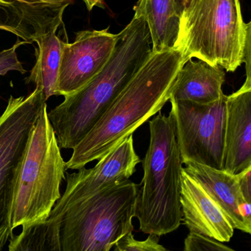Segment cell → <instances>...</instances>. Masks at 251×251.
Here are the masks:
<instances>
[{"instance_id": "ac0fdd59", "label": "cell", "mask_w": 251, "mask_h": 251, "mask_svg": "<svg viewBox=\"0 0 251 251\" xmlns=\"http://www.w3.org/2000/svg\"><path fill=\"white\" fill-rule=\"evenodd\" d=\"M184 251H237L221 242L190 233L184 241Z\"/></svg>"}, {"instance_id": "8fae6325", "label": "cell", "mask_w": 251, "mask_h": 251, "mask_svg": "<svg viewBox=\"0 0 251 251\" xmlns=\"http://www.w3.org/2000/svg\"><path fill=\"white\" fill-rule=\"evenodd\" d=\"M251 167V79L227 96L223 171L237 175Z\"/></svg>"}, {"instance_id": "44dd1931", "label": "cell", "mask_w": 251, "mask_h": 251, "mask_svg": "<svg viewBox=\"0 0 251 251\" xmlns=\"http://www.w3.org/2000/svg\"><path fill=\"white\" fill-rule=\"evenodd\" d=\"M88 10H91L94 7H104L103 0H83Z\"/></svg>"}, {"instance_id": "ba28073f", "label": "cell", "mask_w": 251, "mask_h": 251, "mask_svg": "<svg viewBox=\"0 0 251 251\" xmlns=\"http://www.w3.org/2000/svg\"><path fill=\"white\" fill-rule=\"evenodd\" d=\"M141 162L136 153L133 134L111 151L92 168L85 167L73 174L66 173V187L55 205L50 218H56L68 207L99 192L128 181Z\"/></svg>"}, {"instance_id": "52a82bcc", "label": "cell", "mask_w": 251, "mask_h": 251, "mask_svg": "<svg viewBox=\"0 0 251 251\" xmlns=\"http://www.w3.org/2000/svg\"><path fill=\"white\" fill-rule=\"evenodd\" d=\"M227 96L208 104L170 101L183 164L223 170Z\"/></svg>"}, {"instance_id": "d6986e66", "label": "cell", "mask_w": 251, "mask_h": 251, "mask_svg": "<svg viewBox=\"0 0 251 251\" xmlns=\"http://www.w3.org/2000/svg\"><path fill=\"white\" fill-rule=\"evenodd\" d=\"M25 44L23 41L18 40L13 47L0 51V76H4L10 72H18L19 73H26L22 63L18 57V49Z\"/></svg>"}, {"instance_id": "e0dca14e", "label": "cell", "mask_w": 251, "mask_h": 251, "mask_svg": "<svg viewBox=\"0 0 251 251\" xmlns=\"http://www.w3.org/2000/svg\"><path fill=\"white\" fill-rule=\"evenodd\" d=\"M159 237L150 235L144 240H137L132 232L124 236L113 247V251H169L159 243Z\"/></svg>"}, {"instance_id": "8992f818", "label": "cell", "mask_w": 251, "mask_h": 251, "mask_svg": "<svg viewBox=\"0 0 251 251\" xmlns=\"http://www.w3.org/2000/svg\"><path fill=\"white\" fill-rule=\"evenodd\" d=\"M138 188L128 180L78 202L52 218L57 221L61 251H111L134 231Z\"/></svg>"}, {"instance_id": "5bb4252c", "label": "cell", "mask_w": 251, "mask_h": 251, "mask_svg": "<svg viewBox=\"0 0 251 251\" xmlns=\"http://www.w3.org/2000/svg\"><path fill=\"white\" fill-rule=\"evenodd\" d=\"M134 10L147 23L153 52L175 48L181 16L175 0H139Z\"/></svg>"}, {"instance_id": "7c38bea8", "label": "cell", "mask_w": 251, "mask_h": 251, "mask_svg": "<svg viewBox=\"0 0 251 251\" xmlns=\"http://www.w3.org/2000/svg\"><path fill=\"white\" fill-rule=\"evenodd\" d=\"M184 171L219 205L234 229L251 234V203L243 196L237 175L197 163L186 164Z\"/></svg>"}, {"instance_id": "30bf717a", "label": "cell", "mask_w": 251, "mask_h": 251, "mask_svg": "<svg viewBox=\"0 0 251 251\" xmlns=\"http://www.w3.org/2000/svg\"><path fill=\"white\" fill-rule=\"evenodd\" d=\"M183 219L190 233L221 243L229 242L234 228L219 205L194 178L183 170L181 179Z\"/></svg>"}, {"instance_id": "7a4b0ae2", "label": "cell", "mask_w": 251, "mask_h": 251, "mask_svg": "<svg viewBox=\"0 0 251 251\" xmlns=\"http://www.w3.org/2000/svg\"><path fill=\"white\" fill-rule=\"evenodd\" d=\"M152 52L147 23L134 16L116 35L113 52L103 70L47 113L60 149H73L85 137Z\"/></svg>"}, {"instance_id": "5b68a950", "label": "cell", "mask_w": 251, "mask_h": 251, "mask_svg": "<svg viewBox=\"0 0 251 251\" xmlns=\"http://www.w3.org/2000/svg\"><path fill=\"white\" fill-rule=\"evenodd\" d=\"M251 36L240 0H191L181 14L175 48L186 61L197 58L234 72L244 63Z\"/></svg>"}, {"instance_id": "9a60e30c", "label": "cell", "mask_w": 251, "mask_h": 251, "mask_svg": "<svg viewBox=\"0 0 251 251\" xmlns=\"http://www.w3.org/2000/svg\"><path fill=\"white\" fill-rule=\"evenodd\" d=\"M62 40L56 32H48L36 41L35 65L29 76L25 79L27 84L32 83L39 88L46 101L50 97L57 96V84L61 57Z\"/></svg>"}, {"instance_id": "6da1fadb", "label": "cell", "mask_w": 251, "mask_h": 251, "mask_svg": "<svg viewBox=\"0 0 251 251\" xmlns=\"http://www.w3.org/2000/svg\"><path fill=\"white\" fill-rule=\"evenodd\" d=\"M173 48L152 52L91 131L74 148L66 170H79L99 160L160 113L169 101L180 69L185 63Z\"/></svg>"}, {"instance_id": "ffe728a7", "label": "cell", "mask_w": 251, "mask_h": 251, "mask_svg": "<svg viewBox=\"0 0 251 251\" xmlns=\"http://www.w3.org/2000/svg\"><path fill=\"white\" fill-rule=\"evenodd\" d=\"M237 177L243 196L251 203V167L237 174Z\"/></svg>"}, {"instance_id": "9c48e42d", "label": "cell", "mask_w": 251, "mask_h": 251, "mask_svg": "<svg viewBox=\"0 0 251 251\" xmlns=\"http://www.w3.org/2000/svg\"><path fill=\"white\" fill-rule=\"evenodd\" d=\"M116 35L108 29L84 30L72 43L62 41L57 96L71 95L89 83L113 52Z\"/></svg>"}, {"instance_id": "277c9868", "label": "cell", "mask_w": 251, "mask_h": 251, "mask_svg": "<svg viewBox=\"0 0 251 251\" xmlns=\"http://www.w3.org/2000/svg\"><path fill=\"white\" fill-rule=\"evenodd\" d=\"M47 113L44 103L16 168L11 207L13 229L48 219L61 196L66 162Z\"/></svg>"}, {"instance_id": "2e32d148", "label": "cell", "mask_w": 251, "mask_h": 251, "mask_svg": "<svg viewBox=\"0 0 251 251\" xmlns=\"http://www.w3.org/2000/svg\"><path fill=\"white\" fill-rule=\"evenodd\" d=\"M8 251H62L57 221L48 218L24 226L10 240Z\"/></svg>"}, {"instance_id": "3957f363", "label": "cell", "mask_w": 251, "mask_h": 251, "mask_svg": "<svg viewBox=\"0 0 251 251\" xmlns=\"http://www.w3.org/2000/svg\"><path fill=\"white\" fill-rule=\"evenodd\" d=\"M150 144L142 160L135 218L142 232L161 236L175 231L183 219V162L170 116L159 113L149 122Z\"/></svg>"}, {"instance_id": "7402d4cb", "label": "cell", "mask_w": 251, "mask_h": 251, "mask_svg": "<svg viewBox=\"0 0 251 251\" xmlns=\"http://www.w3.org/2000/svg\"><path fill=\"white\" fill-rule=\"evenodd\" d=\"M191 0H175V2H176L177 7H178V11H179L180 14H182L183 11H184V9L187 7L189 3L190 2Z\"/></svg>"}, {"instance_id": "4fadbf2b", "label": "cell", "mask_w": 251, "mask_h": 251, "mask_svg": "<svg viewBox=\"0 0 251 251\" xmlns=\"http://www.w3.org/2000/svg\"><path fill=\"white\" fill-rule=\"evenodd\" d=\"M225 80V72L221 66L190 59L178 72L169 101L211 104L225 95L223 91Z\"/></svg>"}]
</instances>
